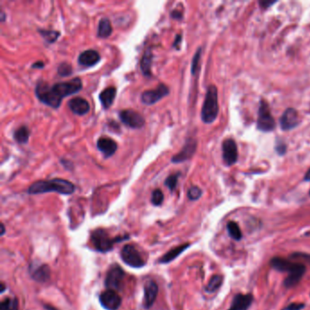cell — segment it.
I'll list each match as a JSON object with an SVG mask.
<instances>
[{"mask_svg":"<svg viewBox=\"0 0 310 310\" xmlns=\"http://www.w3.org/2000/svg\"><path fill=\"white\" fill-rule=\"evenodd\" d=\"M83 88L82 80L75 78L67 82H59L50 86L45 81H40L35 89L37 98L42 103L52 109H58L66 97L79 92Z\"/></svg>","mask_w":310,"mask_h":310,"instance_id":"6da1fadb","label":"cell"},{"mask_svg":"<svg viewBox=\"0 0 310 310\" xmlns=\"http://www.w3.org/2000/svg\"><path fill=\"white\" fill-rule=\"evenodd\" d=\"M74 184L63 178H53L50 180H39L33 183L28 189L30 195L57 192L61 195H71L75 192Z\"/></svg>","mask_w":310,"mask_h":310,"instance_id":"7a4b0ae2","label":"cell"},{"mask_svg":"<svg viewBox=\"0 0 310 310\" xmlns=\"http://www.w3.org/2000/svg\"><path fill=\"white\" fill-rule=\"evenodd\" d=\"M218 115V97L217 89L215 86H209L202 107L201 118L204 123L211 124L217 119Z\"/></svg>","mask_w":310,"mask_h":310,"instance_id":"3957f363","label":"cell"},{"mask_svg":"<svg viewBox=\"0 0 310 310\" xmlns=\"http://www.w3.org/2000/svg\"><path fill=\"white\" fill-rule=\"evenodd\" d=\"M276 128L275 120L270 113V109L266 101H261L258 109L257 128L263 132H270Z\"/></svg>","mask_w":310,"mask_h":310,"instance_id":"277c9868","label":"cell"},{"mask_svg":"<svg viewBox=\"0 0 310 310\" xmlns=\"http://www.w3.org/2000/svg\"><path fill=\"white\" fill-rule=\"evenodd\" d=\"M91 240L95 248L100 252L109 251L117 241V238H111L108 232L101 228L96 229L91 235Z\"/></svg>","mask_w":310,"mask_h":310,"instance_id":"5b68a950","label":"cell"},{"mask_svg":"<svg viewBox=\"0 0 310 310\" xmlns=\"http://www.w3.org/2000/svg\"><path fill=\"white\" fill-rule=\"evenodd\" d=\"M118 117L125 126L132 129H139L143 128L146 123L145 118L133 109H123L119 111Z\"/></svg>","mask_w":310,"mask_h":310,"instance_id":"8992f818","label":"cell"},{"mask_svg":"<svg viewBox=\"0 0 310 310\" xmlns=\"http://www.w3.org/2000/svg\"><path fill=\"white\" fill-rule=\"evenodd\" d=\"M120 256L122 260L129 266L138 268L142 267L145 265V261L143 259L142 256L136 249V247L132 245L124 246L120 253Z\"/></svg>","mask_w":310,"mask_h":310,"instance_id":"52a82bcc","label":"cell"},{"mask_svg":"<svg viewBox=\"0 0 310 310\" xmlns=\"http://www.w3.org/2000/svg\"><path fill=\"white\" fill-rule=\"evenodd\" d=\"M169 94V89L165 84H159L155 89H149L143 92L141 101L143 104L151 106L157 103Z\"/></svg>","mask_w":310,"mask_h":310,"instance_id":"ba28073f","label":"cell"},{"mask_svg":"<svg viewBox=\"0 0 310 310\" xmlns=\"http://www.w3.org/2000/svg\"><path fill=\"white\" fill-rule=\"evenodd\" d=\"M124 276H125V272L120 266L118 265L112 266L108 272L107 276H106V281H105V284L108 287V289L115 291L118 289L122 283Z\"/></svg>","mask_w":310,"mask_h":310,"instance_id":"9c48e42d","label":"cell"},{"mask_svg":"<svg viewBox=\"0 0 310 310\" xmlns=\"http://www.w3.org/2000/svg\"><path fill=\"white\" fill-rule=\"evenodd\" d=\"M99 300L101 305L108 310H118L122 302L120 295L111 289L104 291L99 296Z\"/></svg>","mask_w":310,"mask_h":310,"instance_id":"30bf717a","label":"cell"},{"mask_svg":"<svg viewBox=\"0 0 310 310\" xmlns=\"http://www.w3.org/2000/svg\"><path fill=\"white\" fill-rule=\"evenodd\" d=\"M223 159L227 166L234 165L237 160V147L231 138H227L222 144Z\"/></svg>","mask_w":310,"mask_h":310,"instance_id":"8fae6325","label":"cell"},{"mask_svg":"<svg viewBox=\"0 0 310 310\" xmlns=\"http://www.w3.org/2000/svg\"><path fill=\"white\" fill-rule=\"evenodd\" d=\"M196 149H197V141L194 139H188L185 146L183 147L182 150L171 158V162L181 163L187 161L192 158L193 155L196 152Z\"/></svg>","mask_w":310,"mask_h":310,"instance_id":"7c38bea8","label":"cell"},{"mask_svg":"<svg viewBox=\"0 0 310 310\" xmlns=\"http://www.w3.org/2000/svg\"><path fill=\"white\" fill-rule=\"evenodd\" d=\"M97 148L103 154L105 158H109L118 150V144L112 138L101 137L97 141Z\"/></svg>","mask_w":310,"mask_h":310,"instance_id":"4fadbf2b","label":"cell"},{"mask_svg":"<svg viewBox=\"0 0 310 310\" xmlns=\"http://www.w3.org/2000/svg\"><path fill=\"white\" fill-rule=\"evenodd\" d=\"M299 123V116L294 109H287L280 118L281 128L283 130H290Z\"/></svg>","mask_w":310,"mask_h":310,"instance_id":"5bb4252c","label":"cell"},{"mask_svg":"<svg viewBox=\"0 0 310 310\" xmlns=\"http://www.w3.org/2000/svg\"><path fill=\"white\" fill-rule=\"evenodd\" d=\"M69 109L78 116H85L90 110V104L87 99L81 97H76L70 99L68 103Z\"/></svg>","mask_w":310,"mask_h":310,"instance_id":"9a60e30c","label":"cell"},{"mask_svg":"<svg viewBox=\"0 0 310 310\" xmlns=\"http://www.w3.org/2000/svg\"><path fill=\"white\" fill-rule=\"evenodd\" d=\"M100 60H101V56L97 50H85L79 55L78 62L81 66L90 68L98 64Z\"/></svg>","mask_w":310,"mask_h":310,"instance_id":"2e32d148","label":"cell"},{"mask_svg":"<svg viewBox=\"0 0 310 310\" xmlns=\"http://www.w3.org/2000/svg\"><path fill=\"white\" fill-rule=\"evenodd\" d=\"M305 272V266L300 263H296L294 268L288 273V276L285 278V285L286 287H293L300 281L302 276Z\"/></svg>","mask_w":310,"mask_h":310,"instance_id":"e0dca14e","label":"cell"},{"mask_svg":"<svg viewBox=\"0 0 310 310\" xmlns=\"http://www.w3.org/2000/svg\"><path fill=\"white\" fill-rule=\"evenodd\" d=\"M253 296L251 294H238L232 301L231 305L228 310H247L251 305Z\"/></svg>","mask_w":310,"mask_h":310,"instance_id":"ac0fdd59","label":"cell"},{"mask_svg":"<svg viewBox=\"0 0 310 310\" xmlns=\"http://www.w3.org/2000/svg\"><path fill=\"white\" fill-rule=\"evenodd\" d=\"M145 306L149 308L154 304L158 294V286L154 281L148 282L145 285Z\"/></svg>","mask_w":310,"mask_h":310,"instance_id":"d6986e66","label":"cell"},{"mask_svg":"<svg viewBox=\"0 0 310 310\" xmlns=\"http://www.w3.org/2000/svg\"><path fill=\"white\" fill-rule=\"evenodd\" d=\"M117 95V89L115 87H109L104 89L99 95V100L104 109H108L112 106Z\"/></svg>","mask_w":310,"mask_h":310,"instance_id":"ffe728a7","label":"cell"},{"mask_svg":"<svg viewBox=\"0 0 310 310\" xmlns=\"http://www.w3.org/2000/svg\"><path fill=\"white\" fill-rule=\"evenodd\" d=\"M295 262L285 259L283 257H274L270 262V265L273 268L280 272H287L289 273L294 266H295Z\"/></svg>","mask_w":310,"mask_h":310,"instance_id":"44dd1931","label":"cell"},{"mask_svg":"<svg viewBox=\"0 0 310 310\" xmlns=\"http://www.w3.org/2000/svg\"><path fill=\"white\" fill-rule=\"evenodd\" d=\"M153 54L150 50L145 51L143 55L142 59L140 61V69L142 70L143 74L146 77H151V65H152Z\"/></svg>","mask_w":310,"mask_h":310,"instance_id":"7402d4cb","label":"cell"},{"mask_svg":"<svg viewBox=\"0 0 310 310\" xmlns=\"http://www.w3.org/2000/svg\"><path fill=\"white\" fill-rule=\"evenodd\" d=\"M112 25L109 19L103 18L99 21V28H98V37L100 39H108L112 34Z\"/></svg>","mask_w":310,"mask_h":310,"instance_id":"603a6c76","label":"cell"},{"mask_svg":"<svg viewBox=\"0 0 310 310\" xmlns=\"http://www.w3.org/2000/svg\"><path fill=\"white\" fill-rule=\"evenodd\" d=\"M188 246H189V244L186 243V244H183V245H180V246L173 248L170 251H168L167 254H165L161 257V260H160L161 263H168V262H171V261L174 260L180 254H182L183 252L185 251Z\"/></svg>","mask_w":310,"mask_h":310,"instance_id":"cb8c5ba5","label":"cell"},{"mask_svg":"<svg viewBox=\"0 0 310 310\" xmlns=\"http://www.w3.org/2000/svg\"><path fill=\"white\" fill-rule=\"evenodd\" d=\"M32 277L35 280L39 282H46L49 280L50 277V267L47 265H41L33 271Z\"/></svg>","mask_w":310,"mask_h":310,"instance_id":"d4e9b609","label":"cell"},{"mask_svg":"<svg viewBox=\"0 0 310 310\" xmlns=\"http://www.w3.org/2000/svg\"><path fill=\"white\" fill-rule=\"evenodd\" d=\"M30 131L27 126H21L16 129L14 133V139L17 142L21 145H24L29 142L30 139Z\"/></svg>","mask_w":310,"mask_h":310,"instance_id":"484cf974","label":"cell"},{"mask_svg":"<svg viewBox=\"0 0 310 310\" xmlns=\"http://www.w3.org/2000/svg\"><path fill=\"white\" fill-rule=\"evenodd\" d=\"M39 32L42 36L45 41L49 44H52V43L56 42L60 36V32L56 31V30H40Z\"/></svg>","mask_w":310,"mask_h":310,"instance_id":"4316f807","label":"cell"},{"mask_svg":"<svg viewBox=\"0 0 310 310\" xmlns=\"http://www.w3.org/2000/svg\"><path fill=\"white\" fill-rule=\"evenodd\" d=\"M227 230L232 238L235 240H240L242 238V232L238 224L236 222L230 221L227 223Z\"/></svg>","mask_w":310,"mask_h":310,"instance_id":"83f0119b","label":"cell"},{"mask_svg":"<svg viewBox=\"0 0 310 310\" xmlns=\"http://www.w3.org/2000/svg\"><path fill=\"white\" fill-rule=\"evenodd\" d=\"M222 284V276H219V275H216V276H213L210 281H209V283L207 284V292H209V293H212V292H215V291L217 290L219 287H220V285Z\"/></svg>","mask_w":310,"mask_h":310,"instance_id":"f1b7e54d","label":"cell"},{"mask_svg":"<svg viewBox=\"0 0 310 310\" xmlns=\"http://www.w3.org/2000/svg\"><path fill=\"white\" fill-rule=\"evenodd\" d=\"M19 309V302L17 299L11 300L10 298H6L0 304V310H18Z\"/></svg>","mask_w":310,"mask_h":310,"instance_id":"f546056e","label":"cell"},{"mask_svg":"<svg viewBox=\"0 0 310 310\" xmlns=\"http://www.w3.org/2000/svg\"><path fill=\"white\" fill-rule=\"evenodd\" d=\"M179 176H180L179 173H176V174L170 175L169 177L166 178V180H165V185L170 189V191H174V190L176 189Z\"/></svg>","mask_w":310,"mask_h":310,"instance_id":"4dcf8cb0","label":"cell"},{"mask_svg":"<svg viewBox=\"0 0 310 310\" xmlns=\"http://www.w3.org/2000/svg\"><path fill=\"white\" fill-rule=\"evenodd\" d=\"M58 73L61 77H68L73 73V69L69 63H61L58 68Z\"/></svg>","mask_w":310,"mask_h":310,"instance_id":"1f68e13d","label":"cell"},{"mask_svg":"<svg viewBox=\"0 0 310 310\" xmlns=\"http://www.w3.org/2000/svg\"><path fill=\"white\" fill-rule=\"evenodd\" d=\"M164 201V194L160 189H155L151 196V202L154 206H160Z\"/></svg>","mask_w":310,"mask_h":310,"instance_id":"d6a6232c","label":"cell"},{"mask_svg":"<svg viewBox=\"0 0 310 310\" xmlns=\"http://www.w3.org/2000/svg\"><path fill=\"white\" fill-rule=\"evenodd\" d=\"M201 49H198L196 54L194 56L192 60V66H191V73L192 75L197 74L199 70V62L201 58Z\"/></svg>","mask_w":310,"mask_h":310,"instance_id":"836d02e7","label":"cell"},{"mask_svg":"<svg viewBox=\"0 0 310 310\" xmlns=\"http://www.w3.org/2000/svg\"><path fill=\"white\" fill-rule=\"evenodd\" d=\"M202 196V190L198 187L193 186L187 191V197L190 200H197Z\"/></svg>","mask_w":310,"mask_h":310,"instance_id":"e575fe53","label":"cell"},{"mask_svg":"<svg viewBox=\"0 0 310 310\" xmlns=\"http://www.w3.org/2000/svg\"><path fill=\"white\" fill-rule=\"evenodd\" d=\"M305 305L302 303H292L288 306H286L284 310H301L304 308Z\"/></svg>","mask_w":310,"mask_h":310,"instance_id":"d590c367","label":"cell"},{"mask_svg":"<svg viewBox=\"0 0 310 310\" xmlns=\"http://www.w3.org/2000/svg\"><path fill=\"white\" fill-rule=\"evenodd\" d=\"M171 18L175 19V20H181L182 19V13L177 11V10H174L171 12Z\"/></svg>","mask_w":310,"mask_h":310,"instance_id":"8d00e7d4","label":"cell"},{"mask_svg":"<svg viewBox=\"0 0 310 310\" xmlns=\"http://www.w3.org/2000/svg\"><path fill=\"white\" fill-rule=\"evenodd\" d=\"M181 40H182L181 36H180V35H177V38H176V40H175V42H174V44H173V47H174V48H176L177 50H179V47H178V46L180 44Z\"/></svg>","mask_w":310,"mask_h":310,"instance_id":"74e56055","label":"cell"},{"mask_svg":"<svg viewBox=\"0 0 310 310\" xmlns=\"http://www.w3.org/2000/svg\"><path fill=\"white\" fill-rule=\"evenodd\" d=\"M44 67V62H42V61H38V62L32 65V69H43Z\"/></svg>","mask_w":310,"mask_h":310,"instance_id":"f35d334b","label":"cell"},{"mask_svg":"<svg viewBox=\"0 0 310 310\" xmlns=\"http://www.w3.org/2000/svg\"><path fill=\"white\" fill-rule=\"evenodd\" d=\"M305 180L310 181V169L307 172L305 173Z\"/></svg>","mask_w":310,"mask_h":310,"instance_id":"ab89813d","label":"cell"},{"mask_svg":"<svg viewBox=\"0 0 310 310\" xmlns=\"http://www.w3.org/2000/svg\"><path fill=\"white\" fill-rule=\"evenodd\" d=\"M45 306H46V308H47V309L48 310H58L56 309V308H55V307H53V306H51V305H45Z\"/></svg>","mask_w":310,"mask_h":310,"instance_id":"60d3db41","label":"cell"},{"mask_svg":"<svg viewBox=\"0 0 310 310\" xmlns=\"http://www.w3.org/2000/svg\"><path fill=\"white\" fill-rule=\"evenodd\" d=\"M2 233H1V235H3V234H4V233H5V227H4V225H3V224H2Z\"/></svg>","mask_w":310,"mask_h":310,"instance_id":"b9f144b4","label":"cell"},{"mask_svg":"<svg viewBox=\"0 0 310 310\" xmlns=\"http://www.w3.org/2000/svg\"><path fill=\"white\" fill-rule=\"evenodd\" d=\"M1 16H2V22H4V20H5V14L2 12Z\"/></svg>","mask_w":310,"mask_h":310,"instance_id":"7bdbcfd3","label":"cell"}]
</instances>
